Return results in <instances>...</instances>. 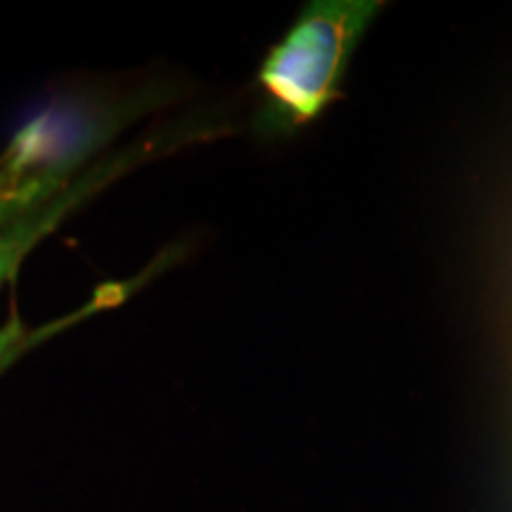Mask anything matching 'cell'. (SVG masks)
Here are the masks:
<instances>
[{"mask_svg":"<svg viewBox=\"0 0 512 512\" xmlns=\"http://www.w3.org/2000/svg\"><path fill=\"white\" fill-rule=\"evenodd\" d=\"M380 8V0H316L306 5L259 69L273 126L309 124L339 98L351 55Z\"/></svg>","mask_w":512,"mask_h":512,"instance_id":"obj_1","label":"cell"},{"mask_svg":"<svg viewBox=\"0 0 512 512\" xmlns=\"http://www.w3.org/2000/svg\"><path fill=\"white\" fill-rule=\"evenodd\" d=\"M117 112L119 105H76L72 110L48 112L24 126L0 166V214L53 192L64 171L110 136L114 121L124 119Z\"/></svg>","mask_w":512,"mask_h":512,"instance_id":"obj_2","label":"cell"},{"mask_svg":"<svg viewBox=\"0 0 512 512\" xmlns=\"http://www.w3.org/2000/svg\"><path fill=\"white\" fill-rule=\"evenodd\" d=\"M69 202H72V197H67L55 211L34 216V219L29 221H22L19 226L12 228L10 233L0 235V285H3L5 278L12 275V271L19 266V261H22V256L29 252L31 245H36L38 238L53 228L57 216L69 207Z\"/></svg>","mask_w":512,"mask_h":512,"instance_id":"obj_3","label":"cell"}]
</instances>
